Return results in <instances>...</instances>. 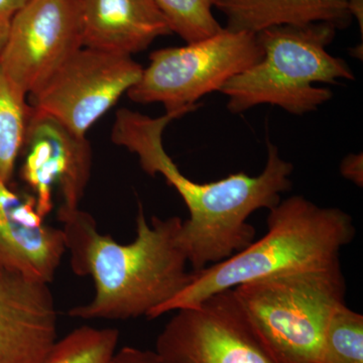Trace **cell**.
<instances>
[{
  "instance_id": "19",
  "label": "cell",
  "mask_w": 363,
  "mask_h": 363,
  "mask_svg": "<svg viewBox=\"0 0 363 363\" xmlns=\"http://www.w3.org/2000/svg\"><path fill=\"white\" fill-rule=\"evenodd\" d=\"M109 363H161L157 353L152 350L125 346L116 351Z\"/></svg>"
},
{
  "instance_id": "3",
  "label": "cell",
  "mask_w": 363,
  "mask_h": 363,
  "mask_svg": "<svg viewBox=\"0 0 363 363\" xmlns=\"http://www.w3.org/2000/svg\"><path fill=\"white\" fill-rule=\"evenodd\" d=\"M267 233L233 257L193 272L192 281L150 319L193 307L203 300L255 279L340 266V252L355 236L352 217L321 207L301 195L269 209Z\"/></svg>"
},
{
  "instance_id": "5",
  "label": "cell",
  "mask_w": 363,
  "mask_h": 363,
  "mask_svg": "<svg viewBox=\"0 0 363 363\" xmlns=\"http://www.w3.org/2000/svg\"><path fill=\"white\" fill-rule=\"evenodd\" d=\"M274 363H319L332 312L345 303L341 266L289 272L233 289Z\"/></svg>"
},
{
  "instance_id": "6",
  "label": "cell",
  "mask_w": 363,
  "mask_h": 363,
  "mask_svg": "<svg viewBox=\"0 0 363 363\" xmlns=\"http://www.w3.org/2000/svg\"><path fill=\"white\" fill-rule=\"evenodd\" d=\"M257 33L222 28L183 47L152 52L147 68L126 95L140 104H162L167 112L198 108L196 102L262 58Z\"/></svg>"
},
{
  "instance_id": "15",
  "label": "cell",
  "mask_w": 363,
  "mask_h": 363,
  "mask_svg": "<svg viewBox=\"0 0 363 363\" xmlns=\"http://www.w3.org/2000/svg\"><path fill=\"white\" fill-rule=\"evenodd\" d=\"M0 68V180L11 184L23 152L32 107Z\"/></svg>"
},
{
  "instance_id": "17",
  "label": "cell",
  "mask_w": 363,
  "mask_h": 363,
  "mask_svg": "<svg viewBox=\"0 0 363 363\" xmlns=\"http://www.w3.org/2000/svg\"><path fill=\"white\" fill-rule=\"evenodd\" d=\"M319 363H363V316L345 303L332 312Z\"/></svg>"
},
{
  "instance_id": "14",
  "label": "cell",
  "mask_w": 363,
  "mask_h": 363,
  "mask_svg": "<svg viewBox=\"0 0 363 363\" xmlns=\"http://www.w3.org/2000/svg\"><path fill=\"white\" fill-rule=\"evenodd\" d=\"M227 30L259 33L281 26L326 23L347 28L353 18L347 0H217Z\"/></svg>"
},
{
  "instance_id": "10",
  "label": "cell",
  "mask_w": 363,
  "mask_h": 363,
  "mask_svg": "<svg viewBox=\"0 0 363 363\" xmlns=\"http://www.w3.org/2000/svg\"><path fill=\"white\" fill-rule=\"evenodd\" d=\"M21 179L32 190L40 216L54 208V188L61 209H78L90 180L92 152L87 138L73 135L52 117L30 111L26 128Z\"/></svg>"
},
{
  "instance_id": "8",
  "label": "cell",
  "mask_w": 363,
  "mask_h": 363,
  "mask_svg": "<svg viewBox=\"0 0 363 363\" xmlns=\"http://www.w3.org/2000/svg\"><path fill=\"white\" fill-rule=\"evenodd\" d=\"M175 312L157 338L161 363H274L233 289Z\"/></svg>"
},
{
  "instance_id": "7",
  "label": "cell",
  "mask_w": 363,
  "mask_h": 363,
  "mask_svg": "<svg viewBox=\"0 0 363 363\" xmlns=\"http://www.w3.org/2000/svg\"><path fill=\"white\" fill-rule=\"evenodd\" d=\"M143 70L131 56L83 47L28 95V104L86 138L93 124L136 84Z\"/></svg>"
},
{
  "instance_id": "13",
  "label": "cell",
  "mask_w": 363,
  "mask_h": 363,
  "mask_svg": "<svg viewBox=\"0 0 363 363\" xmlns=\"http://www.w3.org/2000/svg\"><path fill=\"white\" fill-rule=\"evenodd\" d=\"M82 45L133 56L171 35L154 0H79Z\"/></svg>"
},
{
  "instance_id": "2",
  "label": "cell",
  "mask_w": 363,
  "mask_h": 363,
  "mask_svg": "<svg viewBox=\"0 0 363 363\" xmlns=\"http://www.w3.org/2000/svg\"><path fill=\"white\" fill-rule=\"evenodd\" d=\"M66 250L77 276L90 277L95 295L88 304L72 308L69 315L83 320H128L152 316L178 295L193 279L186 253L179 242L183 220L145 218L142 204L136 216V238L121 245L98 230L88 212L59 208Z\"/></svg>"
},
{
  "instance_id": "21",
  "label": "cell",
  "mask_w": 363,
  "mask_h": 363,
  "mask_svg": "<svg viewBox=\"0 0 363 363\" xmlns=\"http://www.w3.org/2000/svg\"><path fill=\"white\" fill-rule=\"evenodd\" d=\"M30 0H0V13L13 16L16 11L23 9Z\"/></svg>"
},
{
  "instance_id": "9",
  "label": "cell",
  "mask_w": 363,
  "mask_h": 363,
  "mask_svg": "<svg viewBox=\"0 0 363 363\" xmlns=\"http://www.w3.org/2000/svg\"><path fill=\"white\" fill-rule=\"evenodd\" d=\"M81 48L79 0H30L11 18L0 68L28 96Z\"/></svg>"
},
{
  "instance_id": "1",
  "label": "cell",
  "mask_w": 363,
  "mask_h": 363,
  "mask_svg": "<svg viewBox=\"0 0 363 363\" xmlns=\"http://www.w3.org/2000/svg\"><path fill=\"white\" fill-rule=\"evenodd\" d=\"M195 109L166 112L150 117L130 111H117L111 140L138 157L145 173L162 175L175 188L188 208L179 242L193 272L218 264L255 241L257 231L247 220L253 212L272 209L281 193L292 188L293 164L267 140V159L259 176L233 174L212 183L200 184L181 173L162 145V133L174 119Z\"/></svg>"
},
{
  "instance_id": "23",
  "label": "cell",
  "mask_w": 363,
  "mask_h": 363,
  "mask_svg": "<svg viewBox=\"0 0 363 363\" xmlns=\"http://www.w3.org/2000/svg\"><path fill=\"white\" fill-rule=\"evenodd\" d=\"M348 9L352 18H355L360 26V32H363V0H347Z\"/></svg>"
},
{
  "instance_id": "11",
  "label": "cell",
  "mask_w": 363,
  "mask_h": 363,
  "mask_svg": "<svg viewBox=\"0 0 363 363\" xmlns=\"http://www.w3.org/2000/svg\"><path fill=\"white\" fill-rule=\"evenodd\" d=\"M50 284L0 269V363H45L58 341Z\"/></svg>"
},
{
  "instance_id": "4",
  "label": "cell",
  "mask_w": 363,
  "mask_h": 363,
  "mask_svg": "<svg viewBox=\"0 0 363 363\" xmlns=\"http://www.w3.org/2000/svg\"><path fill=\"white\" fill-rule=\"evenodd\" d=\"M336 30L330 23H317L274 26L257 33L262 58L221 88L228 111L242 113L262 104L295 116L318 111L333 93L314 84L355 78L345 60L327 51Z\"/></svg>"
},
{
  "instance_id": "18",
  "label": "cell",
  "mask_w": 363,
  "mask_h": 363,
  "mask_svg": "<svg viewBox=\"0 0 363 363\" xmlns=\"http://www.w3.org/2000/svg\"><path fill=\"white\" fill-rule=\"evenodd\" d=\"M168 21L172 33L186 43L206 39L222 30L215 18L217 0H154Z\"/></svg>"
},
{
  "instance_id": "20",
  "label": "cell",
  "mask_w": 363,
  "mask_h": 363,
  "mask_svg": "<svg viewBox=\"0 0 363 363\" xmlns=\"http://www.w3.org/2000/svg\"><path fill=\"white\" fill-rule=\"evenodd\" d=\"M340 173L344 178L352 181L358 187L363 185L362 154H350L341 162Z\"/></svg>"
},
{
  "instance_id": "22",
  "label": "cell",
  "mask_w": 363,
  "mask_h": 363,
  "mask_svg": "<svg viewBox=\"0 0 363 363\" xmlns=\"http://www.w3.org/2000/svg\"><path fill=\"white\" fill-rule=\"evenodd\" d=\"M13 16L0 13V56L6 47L7 39H9V28Z\"/></svg>"
},
{
  "instance_id": "16",
  "label": "cell",
  "mask_w": 363,
  "mask_h": 363,
  "mask_svg": "<svg viewBox=\"0 0 363 363\" xmlns=\"http://www.w3.org/2000/svg\"><path fill=\"white\" fill-rule=\"evenodd\" d=\"M118 342L117 329L79 327L58 339L45 363H109Z\"/></svg>"
},
{
  "instance_id": "12",
  "label": "cell",
  "mask_w": 363,
  "mask_h": 363,
  "mask_svg": "<svg viewBox=\"0 0 363 363\" xmlns=\"http://www.w3.org/2000/svg\"><path fill=\"white\" fill-rule=\"evenodd\" d=\"M66 252L63 230L45 223L33 196L0 180V269L50 284Z\"/></svg>"
}]
</instances>
